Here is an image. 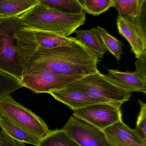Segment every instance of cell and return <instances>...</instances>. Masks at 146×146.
Segmentation results:
<instances>
[{"label": "cell", "instance_id": "7402d4cb", "mask_svg": "<svg viewBox=\"0 0 146 146\" xmlns=\"http://www.w3.org/2000/svg\"><path fill=\"white\" fill-rule=\"evenodd\" d=\"M80 2L85 12L98 16L113 7L114 0H84Z\"/></svg>", "mask_w": 146, "mask_h": 146}, {"label": "cell", "instance_id": "9c48e42d", "mask_svg": "<svg viewBox=\"0 0 146 146\" xmlns=\"http://www.w3.org/2000/svg\"><path fill=\"white\" fill-rule=\"evenodd\" d=\"M117 17L119 33L129 42L131 52L138 58L146 52V11L134 22L125 21L119 16Z\"/></svg>", "mask_w": 146, "mask_h": 146}, {"label": "cell", "instance_id": "cb8c5ba5", "mask_svg": "<svg viewBox=\"0 0 146 146\" xmlns=\"http://www.w3.org/2000/svg\"><path fill=\"white\" fill-rule=\"evenodd\" d=\"M0 146H25L23 143L17 141L3 131H0Z\"/></svg>", "mask_w": 146, "mask_h": 146}, {"label": "cell", "instance_id": "ba28073f", "mask_svg": "<svg viewBox=\"0 0 146 146\" xmlns=\"http://www.w3.org/2000/svg\"><path fill=\"white\" fill-rule=\"evenodd\" d=\"M62 130L80 146H110L103 130L71 116Z\"/></svg>", "mask_w": 146, "mask_h": 146}, {"label": "cell", "instance_id": "d6986e66", "mask_svg": "<svg viewBox=\"0 0 146 146\" xmlns=\"http://www.w3.org/2000/svg\"><path fill=\"white\" fill-rule=\"evenodd\" d=\"M42 4L57 11L70 14H79L84 12L79 0H40Z\"/></svg>", "mask_w": 146, "mask_h": 146}, {"label": "cell", "instance_id": "52a82bcc", "mask_svg": "<svg viewBox=\"0 0 146 146\" xmlns=\"http://www.w3.org/2000/svg\"><path fill=\"white\" fill-rule=\"evenodd\" d=\"M121 107L96 103L73 111V116L103 130L122 120Z\"/></svg>", "mask_w": 146, "mask_h": 146}, {"label": "cell", "instance_id": "484cf974", "mask_svg": "<svg viewBox=\"0 0 146 146\" xmlns=\"http://www.w3.org/2000/svg\"><path fill=\"white\" fill-rule=\"evenodd\" d=\"M3 18H5V17H0V22H1V19H2Z\"/></svg>", "mask_w": 146, "mask_h": 146}, {"label": "cell", "instance_id": "7a4b0ae2", "mask_svg": "<svg viewBox=\"0 0 146 146\" xmlns=\"http://www.w3.org/2000/svg\"><path fill=\"white\" fill-rule=\"evenodd\" d=\"M38 47L35 31L19 17L0 22V70L21 81L25 65Z\"/></svg>", "mask_w": 146, "mask_h": 146}, {"label": "cell", "instance_id": "3957f363", "mask_svg": "<svg viewBox=\"0 0 146 146\" xmlns=\"http://www.w3.org/2000/svg\"><path fill=\"white\" fill-rule=\"evenodd\" d=\"M27 28L34 31L49 32L68 37L83 25L86 20L85 12L70 14L57 11L39 2L19 16Z\"/></svg>", "mask_w": 146, "mask_h": 146}, {"label": "cell", "instance_id": "277c9868", "mask_svg": "<svg viewBox=\"0 0 146 146\" xmlns=\"http://www.w3.org/2000/svg\"><path fill=\"white\" fill-rule=\"evenodd\" d=\"M69 85L84 92L96 103H108L121 107L129 100L131 96V92L111 82L99 71L84 76Z\"/></svg>", "mask_w": 146, "mask_h": 146}, {"label": "cell", "instance_id": "ac0fdd59", "mask_svg": "<svg viewBox=\"0 0 146 146\" xmlns=\"http://www.w3.org/2000/svg\"><path fill=\"white\" fill-rule=\"evenodd\" d=\"M37 146H80L62 129L49 130Z\"/></svg>", "mask_w": 146, "mask_h": 146}, {"label": "cell", "instance_id": "9a60e30c", "mask_svg": "<svg viewBox=\"0 0 146 146\" xmlns=\"http://www.w3.org/2000/svg\"><path fill=\"white\" fill-rule=\"evenodd\" d=\"M39 0L0 1V17H19L39 2Z\"/></svg>", "mask_w": 146, "mask_h": 146}, {"label": "cell", "instance_id": "4fadbf2b", "mask_svg": "<svg viewBox=\"0 0 146 146\" xmlns=\"http://www.w3.org/2000/svg\"><path fill=\"white\" fill-rule=\"evenodd\" d=\"M146 0H114L119 17L128 22L139 19L146 11Z\"/></svg>", "mask_w": 146, "mask_h": 146}, {"label": "cell", "instance_id": "2e32d148", "mask_svg": "<svg viewBox=\"0 0 146 146\" xmlns=\"http://www.w3.org/2000/svg\"><path fill=\"white\" fill-rule=\"evenodd\" d=\"M0 127L8 135L15 140L24 143H29L37 146L40 139L23 130L2 116H0Z\"/></svg>", "mask_w": 146, "mask_h": 146}, {"label": "cell", "instance_id": "ffe728a7", "mask_svg": "<svg viewBox=\"0 0 146 146\" xmlns=\"http://www.w3.org/2000/svg\"><path fill=\"white\" fill-rule=\"evenodd\" d=\"M96 29L106 51L113 55L117 60H120L123 53V43L110 35L104 28L98 26Z\"/></svg>", "mask_w": 146, "mask_h": 146}, {"label": "cell", "instance_id": "5b68a950", "mask_svg": "<svg viewBox=\"0 0 146 146\" xmlns=\"http://www.w3.org/2000/svg\"><path fill=\"white\" fill-rule=\"evenodd\" d=\"M0 116L5 117L23 130L40 139L46 135L49 131L43 119L17 102L11 95L0 100Z\"/></svg>", "mask_w": 146, "mask_h": 146}, {"label": "cell", "instance_id": "8fae6325", "mask_svg": "<svg viewBox=\"0 0 146 146\" xmlns=\"http://www.w3.org/2000/svg\"><path fill=\"white\" fill-rule=\"evenodd\" d=\"M104 76L111 82L129 92L146 93V80L135 71L122 72L117 70H108Z\"/></svg>", "mask_w": 146, "mask_h": 146}, {"label": "cell", "instance_id": "5bb4252c", "mask_svg": "<svg viewBox=\"0 0 146 146\" xmlns=\"http://www.w3.org/2000/svg\"><path fill=\"white\" fill-rule=\"evenodd\" d=\"M74 33L76 35V39L94 53L98 59L103 58L106 49L96 28H93L89 30H76Z\"/></svg>", "mask_w": 146, "mask_h": 146}, {"label": "cell", "instance_id": "d4e9b609", "mask_svg": "<svg viewBox=\"0 0 146 146\" xmlns=\"http://www.w3.org/2000/svg\"><path fill=\"white\" fill-rule=\"evenodd\" d=\"M135 71L146 80V52L143 53L135 62Z\"/></svg>", "mask_w": 146, "mask_h": 146}, {"label": "cell", "instance_id": "603a6c76", "mask_svg": "<svg viewBox=\"0 0 146 146\" xmlns=\"http://www.w3.org/2000/svg\"><path fill=\"white\" fill-rule=\"evenodd\" d=\"M141 110L137 117L136 127L135 129L143 138L146 139V104L138 101Z\"/></svg>", "mask_w": 146, "mask_h": 146}, {"label": "cell", "instance_id": "7c38bea8", "mask_svg": "<svg viewBox=\"0 0 146 146\" xmlns=\"http://www.w3.org/2000/svg\"><path fill=\"white\" fill-rule=\"evenodd\" d=\"M49 94L54 99L68 106L73 111L96 104L84 92L69 84L61 89L53 91Z\"/></svg>", "mask_w": 146, "mask_h": 146}, {"label": "cell", "instance_id": "44dd1931", "mask_svg": "<svg viewBox=\"0 0 146 146\" xmlns=\"http://www.w3.org/2000/svg\"><path fill=\"white\" fill-rule=\"evenodd\" d=\"M23 87L15 77L0 70V100Z\"/></svg>", "mask_w": 146, "mask_h": 146}, {"label": "cell", "instance_id": "30bf717a", "mask_svg": "<svg viewBox=\"0 0 146 146\" xmlns=\"http://www.w3.org/2000/svg\"><path fill=\"white\" fill-rule=\"evenodd\" d=\"M110 146H146V139L122 120L103 130Z\"/></svg>", "mask_w": 146, "mask_h": 146}, {"label": "cell", "instance_id": "8992f818", "mask_svg": "<svg viewBox=\"0 0 146 146\" xmlns=\"http://www.w3.org/2000/svg\"><path fill=\"white\" fill-rule=\"evenodd\" d=\"M83 77L64 76L45 71H36L24 74L21 82L23 87L36 94H49L64 88Z\"/></svg>", "mask_w": 146, "mask_h": 146}, {"label": "cell", "instance_id": "6da1fadb", "mask_svg": "<svg viewBox=\"0 0 146 146\" xmlns=\"http://www.w3.org/2000/svg\"><path fill=\"white\" fill-rule=\"evenodd\" d=\"M100 61L94 53L76 39L71 45L52 48L38 46L25 66L23 74L45 71L67 76H84L99 71Z\"/></svg>", "mask_w": 146, "mask_h": 146}, {"label": "cell", "instance_id": "e0dca14e", "mask_svg": "<svg viewBox=\"0 0 146 146\" xmlns=\"http://www.w3.org/2000/svg\"><path fill=\"white\" fill-rule=\"evenodd\" d=\"M34 31L38 46L44 48H52L69 46L76 40L75 37H65L44 31Z\"/></svg>", "mask_w": 146, "mask_h": 146}]
</instances>
